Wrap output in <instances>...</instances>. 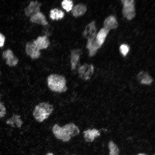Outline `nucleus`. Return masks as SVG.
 Segmentation results:
<instances>
[{
  "instance_id": "1",
  "label": "nucleus",
  "mask_w": 155,
  "mask_h": 155,
  "mask_svg": "<svg viewBox=\"0 0 155 155\" xmlns=\"http://www.w3.org/2000/svg\"><path fill=\"white\" fill-rule=\"evenodd\" d=\"M48 86L52 91L61 93L66 91V81L63 75L57 74H52L47 78Z\"/></svg>"
},
{
  "instance_id": "2",
  "label": "nucleus",
  "mask_w": 155,
  "mask_h": 155,
  "mask_svg": "<svg viewBox=\"0 0 155 155\" xmlns=\"http://www.w3.org/2000/svg\"><path fill=\"white\" fill-rule=\"evenodd\" d=\"M53 111V106L50 104L42 102L35 106L33 112L35 119L39 122H42L47 119Z\"/></svg>"
},
{
  "instance_id": "3",
  "label": "nucleus",
  "mask_w": 155,
  "mask_h": 155,
  "mask_svg": "<svg viewBox=\"0 0 155 155\" xmlns=\"http://www.w3.org/2000/svg\"><path fill=\"white\" fill-rule=\"evenodd\" d=\"M123 4V13L124 16L128 20H131L135 17V12L133 0H122Z\"/></svg>"
},
{
  "instance_id": "4",
  "label": "nucleus",
  "mask_w": 155,
  "mask_h": 155,
  "mask_svg": "<svg viewBox=\"0 0 155 155\" xmlns=\"http://www.w3.org/2000/svg\"><path fill=\"white\" fill-rule=\"evenodd\" d=\"M94 67L92 64H85L80 66L78 69L79 77L84 80L90 79L92 75Z\"/></svg>"
},
{
  "instance_id": "5",
  "label": "nucleus",
  "mask_w": 155,
  "mask_h": 155,
  "mask_svg": "<svg viewBox=\"0 0 155 155\" xmlns=\"http://www.w3.org/2000/svg\"><path fill=\"white\" fill-rule=\"evenodd\" d=\"M52 131L55 136L57 139L64 142H68L71 139V137L66 134L62 127L57 124L54 125Z\"/></svg>"
},
{
  "instance_id": "6",
  "label": "nucleus",
  "mask_w": 155,
  "mask_h": 155,
  "mask_svg": "<svg viewBox=\"0 0 155 155\" xmlns=\"http://www.w3.org/2000/svg\"><path fill=\"white\" fill-rule=\"evenodd\" d=\"M95 22H92L86 27L84 32V36L87 38L88 40L93 41L96 36V29Z\"/></svg>"
},
{
  "instance_id": "7",
  "label": "nucleus",
  "mask_w": 155,
  "mask_h": 155,
  "mask_svg": "<svg viewBox=\"0 0 155 155\" xmlns=\"http://www.w3.org/2000/svg\"><path fill=\"white\" fill-rule=\"evenodd\" d=\"M26 51L27 54L33 59L38 58L40 55L39 49L33 42H28L27 43Z\"/></svg>"
},
{
  "instance_id": "8",
  "label": "nucleus",
  "mask_w": 155,
  "mask_h": 155,
  "mask_svg": "<svg viewBox=\"0 0 155 155\" xmlns=\"http://www.w3.org/2000/svg\"><path fill=\"white\" fill-rule=\"evenodd\" d=\"M41 3L36 1H31L24 9L26 14L31 17L39 12Z\"/></svg>"
},
{
  "instance_id": "9",
  "label": "nucleus",
  "mask_w": 155,
  "mask_h": 155,
  "mask_svg": "<svg viewBox=\"0 0 155 155\" xmlns=\"http://www.w3.org/2000/svg\"><path fill=\"white\" fill-rule=\"evenodd\" d=\"M2 56L3 58L6 59V64L10 66H15L19 61L18 59L14 56L10 50L5 51L3 53Z\"/></svg>"
},
{
  "instance_id": "10",
  "label": "nucleus",
  "mask_w": 155,
  "mask_h": 155,
  "mask_svg": "<svg viewBox=\"0 0 155 155\" xmlns=\"http://www.w3.org/2000/svg\"><path fill=\"white\" fill-rule=\"evenodd\" d=\"M62 127L67 134L71 137L78 135L80 132L78 127L73 123H69Z\"/></svg>"
},
{
  "instance_id": "11",
  "label": "nucleus",
  "mask_w": 155,
  "mask_h": 155,
  "mask_svg": "<svg viewBox=\"0 0 155 155\" xmlns=\"http://www.w3.org/2000/svg\"><path fill=\"white\" fill-rule=\"evenodd\" d=\"M84 137L86 142H92L95 138L100 135L98 131L95 129H88L83 132Z\"/></svg>"
},
{
  "instance_id": "12",
  "label": "nucleus",
  "mask_w": 155,
  "mask_h": 155,
  "mask_svg": "<svg viewBox=\"0 0 155 155\" xmlns=\"http://www.w3.org/2000/svg\"><path fill=\"white\" fill-rule=\"evenodd\" d=\"M23 122L20 119V115H13V116L7 120L6 123L10 125L13 127H20Z\"/></svg>"
},
{
  "instance_id": "13",
  "label": "nucleus",
  "mask_w": 155,
  "mask_h": 155,
  "mask_svg": "<svg viewBox=\"0 0 155 155\" xmlns=\"http://www.w3.org/2000/svg\"><path fill=\"white\" fill-rule=\"evenodd\" d=\"M33 42L39 50L46 48L49 44V40L46 36L38 37Z\"/></svg>"
},
{
  "instance_id": "14",
  "label": "nucleus",
  "mask_w": 155,
  "mask_h": 155,
  "mask_svg": "<svg viewBox=\"0 0 155 155\" xmlns=\"http://www.w3.org/2000/svg\"><path fill=\"white\" fill-rule=\"evenodd\" d=\"M104 28L108 30L115 29L118 26L117 22L115 18L113 16H111L107 18L104 22Z\"/></svg>"
},
{
  "instance_id": "15",
  "label": "nucleus",
  "mask_w": 155,
  "mask_h": 155,
  "mask_svg": "<svg viewBox=\"0 0 155 155\" xmlns=\"http://www.w3.org/2000/svg\"><path fill=\"white\" fill-rule=\"evenodd\" d=\"M104 28L101 29L98 32L95 40L96 42L100 47L104 42L105 38L109 32Z\"/></svg>"
},
{
  "instance_id": "16",
  "label": "nucleus",
  "mask_w": 155,
  "mask_h": 155,
  "mask_svg": "<svg viewBox=\"0 0 155 155\" xmlns=\"http://www.w3.org/2000/svg\"><path fill=\"white\" fill-rule=\"evenodd\" d=\"M30 20L32 22L43 25H46L48 24L44 15L39 12L31 17Z\"/></svg>"
},
{
  "instance_id": "17",
  "label": "nucleus",
  "mask_w": 155,
  "mask_h": 155,
  "mask_svg": "<svg viewBox=\"0 0 155 155\" xmlns=\"http://www.w3.org/2000/svg\"><path fill=\"white\" fill-rule=\"evenodd\" d=\"M81 53V51L79 50H75L72 51L71 56V68L72 70H74L75 68L79 61Z\"/></svg>"
},
{
  "instance_id": "18",
  "label": "nucleus",
  "mask_w": 155,
  "mask_h": 155,
  "mask_svg": "<svg viewBox=\"0 0 155 155\" xmlns=\"http://www.w3.org/2000/svg\"><path fill=\"white\" fill-rule=\"evenodd\" d=\"M137 77L140 82L143 84H150L153 81L152 78L147 73L143 71L139 73Z\"/></svg>"
},
{
  "instance_id": "19",
  "label": "nucleus",
  "mask_w": 155,
  "mask_h": 155,
  "mask_svg": "<svg viewBox=\"0 0 155 155\" xmlns=\"http://www.w3.org/2000/svg\"><path fill=\"white\" fill-rule=\"evenodd\" d=\"M86 10V6L82 4L75 5L73 9L72 13L75 17H78L83 15Z\"/></svg>"
},
{
  "instance_id": "20",
  "label": "nucleus",
  "mask_w": 155,
  "mask_h": 155,
  "mask_svg": "<svg viewBox=\"0 0 155 155\" xmlns=\"http://www.w3.org/2000/svg\"><path fill=\"white\" fill-rule=\"evenodd\" d=\"M64 16L63 12L57 9L52 10L50 11V17L53 20H58L62 18Z\"/></svg>"
},
{
  "instance_id": "21",
  "label": "nucleus",
  "mask_w": 155,
  "mask_h": 155,
  "mask_svg": "<svg viewBox=\"0 0 155 155\" xmlns=\"http://www.w3.org/2000/svg\"><path fill=\"white\" fill-rule=\"evenodd\" d=\"M110 155H119V150L117 146L112 141H110L108 144Z\"/></svg>"
},
{
  "instance_id": "22",
  "label": "nucleus",
  "mask_w": 155,
  "mask_h": 155,
  "mask_svg": "<svg viewBox=\"0 0 155 155\" xmlns=\"http://www.w3.org/2000/svg\"><path fill=\"white\" fill-rule=\"evenodd\" d=\"M62 5L67 11H69L72 9L73 5V2L71 0H64L62 2Z\"/></svg>"
},
{
  "instance_id": "23",
  "label": "nucleus",
  "mask_w": 155,
  "mask_h": 155,
  "mask_svg": "<svg viewBox=\"0 0 155 155\" xmlns=\"http://www.w3.org/2000/svg\"><path fill=\"white\" fill-rule=\"evenodd\" d=\"M129 46L125 44H123L120 47V52L124 56L126 55L129 51Z\"/></svg>"
},
{
  "instance_id": "24",
  "label": "nucleus",
  "mask_w": 155,
  "mask_h": 155,
  "mask_svg": "<svg viewBox=\"0 0 155 155\" xmlns=\"http://www.w3.org/2000/svg\"><path fill=\"white\" fill-rule=\"evenodd\" d=\"M6 108L2 103L0 102V119L3 117L6 114Z\"/></svg>"
},
{
  "instance_id": "25",
  "label": "nucleus",
  "mask_w": 155,
  "mask_h": 155,
  "mask_svg": "<svg viewBox=\"0 0 155 155\" xmlns=\"http://www.w3.org/2000/svg\"><path fill=\"white\" fill-rule=\"evenodd\" d=\"M5 39V36L2 34L0 33V47L3 45Z\"/></svg>"
},
{
  "instance_id": "26",
  "label": "nucleus",
  "mask_w": 155,
  "mask_h": 155,
  "mask_svg": "<svg viewBox=\"0 0 155 155\" xmlns=\"http://www.w3.org/2000/svg\"><path fill=\"white\" fill-rule=\"evenodd\" d=\"M46 155H53V154L51 153H47Z\"/></svg>"
},
{
  "instance_id": "27",
  "label": "nucleus",
  "mask_w": 155,
  "mask_h": 155,
  "mask_svg": "<svg viewBox=\"0 0 155 155\" xmlns=\"http://www.w3.org/2000/svg\"><path fill=\"white\" fill-rule=\"evenodd\" d=\"M137 155H146V154L143 153H140Z\"/></svg>"
},
{
  "instance_id": "28",
  "label": "nucleus",
  "mask_w": 155,
  "mask_h": 155,
  "mask_svg": "<svg viewBox=\"0 0 155 155\" xmlns=\"http://www.w3.org/2000/svg\"></svg>"
},
{
  "instance_id": "29",
  "label": "nucleus",
  "mask_w": 155,
  "mask_h": 155,
  "mask_svg": "<svg viewBox=\"0 0 155 155\" xmlns=\"http://www.w3.org/2000/svg\"></svg>"
},
{
  "instance_id": "30",
  "label": "nucleus",
  "mask_w": 155,
  "mask_h": 155,
  "mask_svg": "<svg viewBox=\"0 0 155 155\" xmlns=\"http://www.w3.org/2000/svg\"></svg>"
}]
</instances>
